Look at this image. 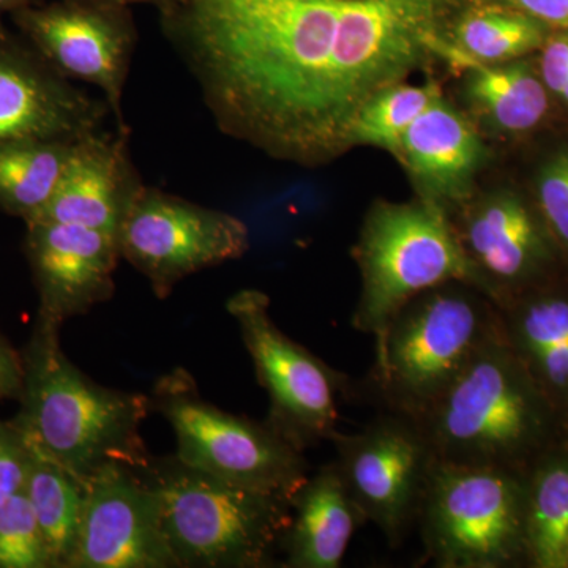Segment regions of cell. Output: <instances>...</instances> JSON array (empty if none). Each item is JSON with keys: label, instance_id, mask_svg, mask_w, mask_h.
Instances as JSON below:
<instances>
[{"label": "cell", "instance_id": "obj_14", "mask_svg": "<svg viewBox=\"0 0 568 568\" xmlns=\"http://www.w3.org/2000/svg\"><path fill=\"white\" fill-rule=\"evenodd\" d=\"M69 568H179L159 499L138 467L111 463L85 481Z\"/></svg>", "mask_w": 568, "mask_h": 568}, {"label": "cell", "instance_id": "obj_23", "mask_svg": "<svg viewBox=\"0 0 568 568\" xmlns=\"http://www.w3.org/2000/svg\"><path fill=\"white\" fill-rule=\"evenodd\" d=\"M77 142L22 140L0 144V211L36 219L54 196Z\"/></svg>", "mask_w": 568, "mask_h": 568}, {"label": "cell", "instance_id": "obj_13", "mask_svg": "<svg viewBox=\"0 0 568 568\" xmlns=\"http://www.w3.org/2000/svg\"><path fill=\"white\" fill-rule=\"evenodd\" d=\"M17 31L69 80L104 93L121 132L122 102L138 44L132 7L93 0H55L11 14Z\"/></svg>", "mask_w": 568, "mask_h": 568}, {"label": "cell", "instance_id": "obj_33", "mask_svg": "<svg viewBox=\"0 0 568 568\" xmlns=\"http://www.w3.org/2000/svg\"><path fill=\"white\" fill-rule=\"evenodd\" d=\"M47 3V0H0V22L3 21V17H11L17 11L31 9V7H40Z\"/></svg>", "mask_w": 568, "mask_h": 568}, {"label": "cell", "instance_id": "obj_21", "mask_svg": "<svg viewBox=\"0 0 568 568\" xmlns=\"http://www.w3.org/2000/svg\"><path fill=\"white\" fill-rule=\"evenodd\" d=\"M466 103L489 133L506 140L529 136L547 122L552 97L528 58L506 63L467 62Z\"/></svg>", "mask_w": 568, "mask_h": 568}, {"label": "cell", "instance_id": "obj_8", "mask_svg": "<svg viewBox=\"0 0 568 568\" xmlns=\"http://www.w3.org/2000/svg\"><path fill=\"white\" fill-rule=\"evenodd\" d=\"M149 396L152 410L173 428L175 457L185 465L290 500L310 477L305 452L267 422L235 416L209 403L185 368L160 376Z\"/></svg>", "mask_w": 568, "mask_h": 568}, {"label": "cell", "instance_id": "obj_2", "mask_svg": "<svg viewBox=\"0 0 568 568\" xmlns=\"http://www.w3.org/2000/svg\"><path fill=\"white\" fill-rule=\"evenodd\" d=\"M61 324L40 317L24 354L21 410L13 424L24 439L82 484L111 463L144 466L141 426L151 396L104 387L63 353Z\"/></svg>", "mask_w": 568, "mask_h": 568}, {"label": "cell", "instance_id": "obj_6", "mask_svg": "<svg viewBox=\"0 0 568 568\" xmlns=\"http://www.w3.org/2000/svg\"><path fill=\"white\" fill-rule=\"evenodd\" d=\"M353 257L362 286L351 323L355 331L373 338L416 295L450 282L477 286L476 272L459 244L450 212L420 196L407 203L373 204Z\"/></svg>", "mask_w": 568, "mask_h": 568}, {"label": "cell", "instance_id": "obj_31", "mask_svg": "<svg viewBox=\"0 0 568 568\" xmlns=\"http://www.w3.org/2000/svg\"><path fill=\"white\" fill-rule=\"evenodd\" d=\"M514 7L534 20L544 22L551 31L568 29V0H497Z\"/></svg>", "mask_w": 568, "mask_h": 568}, {"label": "cell", "instance_id": "obj_11", "mask_svg": "<svg viewBox=\"0 0 568 568\" xmlns=\"http://www.w3.org/2000/svg\"><path fill=\"white\" fill-rule=\"evenodd\" d=\"M335 465L347 491L364 515L399 547L417 523L426 481L436 457L416 418L383 413L358 432L331 439Z\"/></svg>", "mask_w": 568, "mask_h": 568}, {"label": "cell", "instance_id": "obj_24", "mask_svg": "<svg viewBox=\"0 0 568 568\" xmlns=\"http://www.w3.org/2000/svg\"><path fill=\"white\" fill-rule=\"evenodd\" d=\"M29 448L32 463L24 489L39 523L51 568H69L80 532L85 484L31 444Z\"/></svg>", "mask_w": 568, "mask_h": 568}, {"label": "cell", "instance_id": "obj_4", "mask_svg": "<svg viewBox=\"0 0 568 568\" xmlns=\"http://www.w3.org/2000/svg\"><path fill=\"white\" fill-rule=\"evenodd\" d=\"M499 328L495 302L474 284L416 295L375 336L369 394L386 413L420 420Z\"/></svg>", "mask_w": 568, "mask_h": 568}, {"label": "cell", "instance_id": "obj_37", "mask_svg": "<svg viewBox=\"0 0 568 568\" xmlns=\"http://www.w3.org/2000/svg\"><path fill=\"white\" fill-rule=\"evenodd\" d=\"M568 417V416H567Z\"/></svg>", "mask_w": 568, "mask_h": 568}, {"label": "cell", "instance_id": "obj_34", "mask_svg": "<svg viewBox=\"0 0 568 568\" xmlns=\"http://www.w3.org/2000/svg\"><path fill=\"white\" fill-rule=\"evenodd\" d=\"M93 2L114 3V6L132 7L142 3V6H152L156 10L166 6L168 0H93Z\"/></svg>", "mask_w": 568, "mask_h": 568}, {"label": "cell", "instance_id": "obj_27", "mask_svg": "<svg viewBox=\"0 0 568 568\" xmlns=\"http://www.w3.org/2000/svg\"><path fill=\"white\" fill-rule=\"evenodd\" d=\"M0 568H51L26 489L0 504Z\"/></svg>", "mask_w": 568, "mask_h": 568}, {"label": "cell", "instance_id": "obj_1", "mask_svg": "<svg viewBox=\"0 0 568 568\" xmlns=\"http://www.w3.org/2000/svg\"><path fill=\"white\" fill-rule=\"evenodd\" d=\"M459 0H168L156 10L213 122L283 162L349 149L376 93L443 61Z\"/></svg>", "mask_w": 568, "mask_h": 568}, {"label": "cell", "instance_id": "obj_32", "mask_svg": "<svg viewBox=\"0 0 568 568\" xmlns=\"http://www.w3.org/2000/svg\"><path fill=\"white\" fill-rule=\"evenodd\" d=\"M24 386V361L22 355L14 351L0 336V402L3 399H20Z\"/></svg>", "mask_w": 568, "mask_h": 568}, {"label": "cell", "instance_id": "obj_26", "mask_svg": "<svg viewBox=\"0 0 568 568\" xmlns=\"http://www.w3.org/2000/svg\"><path fill=\"white\" fill-rule=\"evenodd\" d=\"M443 89L436 81L422 84L396 82L376 93L355 115L347 145H369L396 155L403 136L414 121L429 106Z\"/></svg>", "mask_w": 568, "mask_h": 568}, {"label": "cell", "instance_id": "obj_22", "mask_svg": "<svg viewBox=\"0 0 568 568\" xmlns=\"http://www.w3.org/2000/svg\"><path fill=\"white\" fill-rule=\"evenodd\" d=\"M551 29L497 0H465L448 24L446 62L506 63L538 52Z\"/></svg>", "mask_w": 568, "mask_h": 568}, {"label": "cell", "instance_id": "obj_36", "mask_svg": "<svg viewBox=\"0 0 568 568\" xmlns=\"http://www.w3.org/2000/svg\"><path fill=\"white\" fill-rule=\"evenodd\" d=\"M566 568H568V548H567V555H566Z\"/></svg>", "mask_w": 568, "mask_h": 568}, {"label": "cell", "instance_id": "obj_29", "mask_svg": "<svg viewBox=\"0 0 568 568\" xmlns=\"http://www.w3.org/2000/svg\"><path fill=\"white\" fill-rule=\"evenodd\" d=\"M32 454L13 422L0 420V504L26 488Z\"/></svg>", "mask_w": 568, "mask_h": 568}, {"label": "cell", "instance_id": "obj_5", "mask_svg": "<svg viewBox=\"0 0 568 568\" xmlns=\"http://www.w3.org/2000/svg\"><path fill=\"white\" fill-rule=\"evenodd\" d=\"M159 499L179 568L278 566L293 508L286 497L231 484L174 455L138 467Z\"/></svg>", "mask_w": 568, "mask_h": 568}, {"label": "cell", "instance_id": "obj_35", "mask_svg": "<svg viewBox=\"0 0 568 568\" xmlns=\"http://www.w3.org/2000/svg\"><path fill=\"white\" fill-rule=\"evenodd\" d=\"M556 100H558V102L560 103L566 104V106L568 108V81L567 84L564 85L562 92L559 93V97Z\"/></svg>", "mask_w": 568, "mask_h": 568}, {"label": "cell", "instance_id": "obj_10", "mask_svg": "<svg viewBox=\"0 0 568 568\" xmlns=\"http://www.w3.org/2000/svg\"><path fill=\"white\" fill-rule=\"evenodd\" d=\"M119 246L164 301L190 275L241 260L250 230L231 213L144 185L123 220Z\"/></svg>", "mask_w": 568, "mask_h": 568}, {"label": "cell", "instance_id": "obj_15", "mask_svg": "<svg viewBox=\"0 0 568 568\" xmlns=\"http://www.w3.org/2000/svg\"><path fill=\"white\" fill-rule=\"evenodd\" d=\"M110 114L106 100L81 91L20 32L0 22V144L78 142L103 132Z\"/></svg>", "mask_w": 568, "mask_h": 568}, {"label": "cell", "instance_id": "obj_18", "mask_svg": "<svg viewBox=\"0 0 568 568\" xmlns=\"http://www.w3.org/2000/svg\"><path fill=\"white\" fill-rule=\"evenodd\" d=\"M488 155L477 123L443 93L409 126L395 159L416 183L418 196L450 212L476 193Z\"/></svg>", "mask_w": 568, "mask_h": 568}, {"label": "cell", "instance_id": "obj_25", "mask_svg": "<svg viewBox=\"0 0 568 568\" xmlns=\"http://www.w3.org/2000/svg\"><path fill=\"white\" fill-rule=\"evenodd\" d=\"M568 455L545 454L526 474V549L537 568H566Z\"/></svg>", "mask_w": 568, "mask_h": 568}, {"label": "cell", "instance_id": "obj_12", "mask_svg": "<svg viewBox=\"0 0 568 568\" xmlns=\"http://www.w3.org/2000/svg\"><path fill=\"white\" fill-rule=\"evenodd\" d=\"M450 219L478 290L496 306L559 278L566 260L528 194L511 186L474 193Z\"/></svg>", "mask_w": 568, "mask_h": 568}, {"label": "cell", "instance_id": "obj_16", "mask_svg": "<svg viewBox=\"0 0 568 568\" xmlns=\"http://www.w3.org/2000/svg\"><path fill=\"white\" fill-rule=\"evenodd\" d=\"M24 252L39 293V316L63 324L111 301L122 260L119 239L80 224L26 223Z\"/></svg>", "mask_w": 568, "mask_h": 568}, {"label": "cell", "instance_id": "obj_3", "mask_svg": "<svg viewBox=\"0 0 568 568\" xmlns=\"http://www.w3.org/2000/svg\"><path fill=\"white\" fill-rule=\"evenodd\" d=\"M558 417L499 328L417 422L437 462L528 474Z\"/></svg>", "mask_w": 568, "mask_h": 568}, {"label": "cell", "instance_id": "obj_9", "mask_svg": "<svg viewBox=\"0 0 568 568\" xmlns=\"http://www.w3.org/2000/svg\"><path fill=\"white\" fill-rule=\"evenodd\" d=\"M226 310L268 396L265 422L302 452L331 439L338 424L336 399L349 387L347 377L284 334L261 291H239Z\"/></svg>", "mask_w": 568, "mask_h": 568}, {"label": "cell", "instance_id": "obj_7", "mask_svg": "<svg viewBox=\"0 0 568 568\" xmlns=\"http://www.w3.org/2000/svg\"><path fill=\"white\" fill-rule=\"evenodd\" d=\"M417 523L439 568H506L528 560L526 474L435 462Z\"/></svg>", "mask_w": 568, "mask_h": 568}, {"label": "cell", "instance_id": "obj_28", "mask_svg": "<svg viewBox=\"0 0 568 568\" xmlns=\"http://www.w3.org/2000/svg\"><path fill=\"white\" fill-rule=\"evenodd\" d=\"M530 197L568 263V145L540 163Z\"/></svg>", "mask_w": 568, "mask_h": 568}, {"label": "cell", "instance_id": "obj_17", "mask_svg": "<svg viewBox=\"0 0 568 568\" xmlns=\"http://www.w3.org/2000/svg\"><path fill=\"white\" fill-rule=\"evenodd\" d=\"M142 186L130 153L129 132L93 133L74 144L54 196L32 220L80 224L119 239Z\"/></svg>", "mask_w": 568, "mask_h": 568}, {"label": "cell", "instance_id": "obj_19", "mask_svg": "<svg viewBox=\"0 0 568 568\" xmlns=\"http://www.w3.org/2000/svg\"><path fill=\"white\" fill-rule=\"evenodd\" d=\"M499 310L500 334L545 398L568 416V283L558 278Z\"/></svg>", "mask_w": 568, "mask_h": 568}, {"label": "cell", "instance_id": "obj_20", "mask_svg": "<svg viewBox=\"0 0 568 568\" xmlns=\"http://www.w3.org/2000/svg\"><path fill=\"white\" fill-rule=\"evenodd\" d=\"M293 517L284 537V567L338 568L355 530L365 525L335 463L310 474L291 499Z\"/></svg>", "mask_w": 568, "mask_h": 568}, {"label": "cell", "instance_id": "obj_30", "mask_svg": "<svg viewBox=\"0 0 568 568\" xmlns=\"http://www.w3.org/2000/svg\"><path fill=\"white\" fill-rule=\"evenodd\" d=\"M537 54L538 73L556 100L568 81V29L549 32Z\"/></svg>", "mask_w": 568, "mask_h": 568}]
</instances>
